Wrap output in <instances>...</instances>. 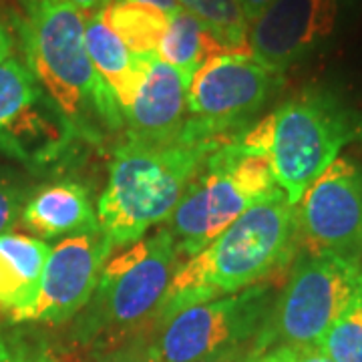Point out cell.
<instances>
[{"mask_svg":"<svg viewBox=\"0 0 362 362\" xmlns=\"http://www.w3.org/2000/svg\"><path fill=\"white\" fill-rule=\"evenodd\" d=\"M244 129L189 115L173 139H127L119 145L97 204L99 228L113 252L139 242L153 226L168 221L206 157Z\"/></svg>","mask_w":362,"mask_h":362,"instance_id":"1","label":"cell"},{"mask_svg":"<svg viewBox=\"0 0 362 362\" xmlns=\"http://www.w3.org/2000/svg\"><path fill=\"white\" fill-rule=\"evenodd\" d=\"M296 252V206L286 195L252 206L209 246L181 264L163 298L156 330L187 306L266 282Z\"/></svg>","mask_w":362,"mask_h":362,"instance_id":"2","label":"cell"},{"mask_svg":"<svg viewBox=\"0 0 362 362\" xmlns=\"http://www.w3.org/2000/svg\"><path fill=\"white\" fill-rule=\"evenodd\" d=\"M87 16L63 0H23L18 33L26 66L75 135L97 139L123 127L125 117L90 63Z\"/></svg>","mask_w":362,"mask_h":362,"instance_id":"3","label":"cell"},{"mask_svg":"<svg viewBox=\"0 0 362 362\" xmlns=\"http://www.w3.org/2000/svg\"><path fill=\"white\" fill-rule=\"evenodd\" d=\"M270 133L268 115L206 157L168 220L181 258L209 246L252 206L286 195L272 169Z\"/></svg>","mask_w":362,"mask_h":362,"instance_id":"4","label":"cell"},{"mask_svg":"<svg viewBox=\"0 0 362 362\" xmlns=\"http://www.w3.org/2000/svg\"><path fill=\"white\" fill-rule=\"evenodd\" d=\"M181 264V254L168 226L121 247V252L115 250L83 310L78 340L85 344L119 346V340L151 337L163 298Z\"/></svg>","mask_w":362,"mask_h":362,"instance_id":"5","label":"cell"},{"mask_svg":"<svg viewBox=\"0 0 362 362\" xmlns=\"http://www.w3.org/2000/svg\"><path fill=\"white\" fill-rule=\"evenodd\" d=\"M270 161L292 206L346 143L362 137V117L324 90H304L270 115Z\"/></svg>","mask_w":362,"mask_h":362,"instance_id":"6","label":"cell"},{"mask_svg":"<svg viewBox=\"0 0 362 362\" xmlns=\"http://www.w3.org/2000/svg\"><path fill=\"white\" fill-rule=\"evenodd\" d=\"M361 286V262L330 252L302 250L252 354L259 356L282 344H318Z\"/></svg>","mask_w":362,"mask_h":362,"instance_id":"7","label":"cell"},{"mask_svg":"<svg viewBox=\"0 0 362 362\" xmlns=\"http://www.w3.org/2000/svg\"><path fill=\"white\" fill-rule=\"evenodd\" d=\"M276 292L272 282L194 304L171 316L151 334L161 362H195L254 346L270 316Z\"/></svg>","mask_w":362,"mask_h":362,"instance_id":"8","label":"cell"},{"mask_svg":"<svg viewBox=\"0 0 362 362\" xmlns=\"http://www.w3.org/2000/svg\"><path fill=\"white\" fill-rule=\"evenodd\" d=\"M75 133L18 59L0 61V153L42 169L57 163Z\"/></svg>","mask_w":362,"mask_h":362,"instance_id":"9","label":"cell"},{"mask_svg":"<svg viewBox=\"0 0 362 362\" xmlns=\"http://www.w3.org/2000/svg\"><path fill=\"white\" fill-rule=\"evenodd\" d=\"M298 246L361 262L362 169L337 157L296 204Z\"/></svg>","mask_w":362,"mask_h":362,"instance_id":"10","label":"cell"},{"mask_svg":"<svg viewBox=\"0 0 362 362\" xmlns=\"http://www.w3.org/2000/svg\"><path fill=\"white\" fill-rule=\"evenodd\" d=\"M111 254L113 246L101 228L61 238L49 252L39 296L21 324H61L81 314L95 294Z\"/></svg>","mask_w":362,"mask_h":362,"instance_id":"11","label":"cell"},{"mask_svg":"<svg viewBox=\"0 0 362 362\" xmlns=\"http://www.w3.org/2000/svg\"><path fill=\"white\" fill-rule=\"evenodd\" d=\"M278 77L252 54H220L189 81V115L226 127H247L250 117L266 103Z\"/></svg>","mask_w":362,"mask_h":362,"instance_id":"12","label":"cell"},{"mask_svg":"<svg viewBox=\"0 0 362 362\" xmlns=\"http://www.w3.org/2000/svg\"><path fill=\"white\" fill-rule=\"evenodd\" d=\"M340 0H274L250 25V54L274 73H284L332 37Z\"/></svg>","mask_w":362,"mask_h":362,"instance_id":"13","label":"cell"},{"mask_svg":"<svg viewBox=\"0 0 362 362\" xmlns=\"http://www.w3.org/2000/svg\"><path fill=\"white\" fill-rule=\"evenodd\" d=\"M192 77L153 52L135 101L125 115L127 139L159 143L177 137L189 119L187 89Z\"/></svg>","mask_w":362,"mask_h":362,"instance_id":"14","label":"cell"},{"mask_svg":"<svg viewBox=\"0 0 362 362\" xmlns=\"http://www.w3.org/2000/svg\"><path fill=\"white\" fill-rule=\"evenodd\" d=\"M21 220L39 240L66 238L99 228L89 189L73 180H59L26 195Z\"/></svg>","mask_w":362,"mask_h":362,"instance_id":"15","label":"cell"},{"mask_svg":"<svg viewBox=\"0 0 362 362\" xmlns=\"http://www.w3.org/2000/svg\"><path fill=\"white\" fill-rule=\"evenodd\" d=\"M51 246L23 233L0 235V320L21 324L39 296Z\"/></svg>","mask_w":362,"mask_h":362,"instance_id":"16","label":"cell"},{"mask_svg":"<svg viewBox=\"0 0 362 362\" xmlns=\"http://www.w3.org/2000/svg\"><path fill=\"white\" fill-rule=\"evenodd\" d=\"M85 45L95 66L107 89L115 97L123 117L127 115L135 95L141 87V81L147 71L149 57L153 54H137L121 40L111 25L107 23L103 11L89 14L85 21Z\"/></svg>","mask_w":362,"mask_h":362,"instance_id":"17","label":"cell"},{"mask_svg":"<svg viewBox=\"0 0 362 362\" xmlns=\"http://www.w3.org/2000/svg\"><path fill=\"white\" fill-rule=\"evenodd\" d=\"M220 54H230L211 28L195 14L180 8L169 16V25L157 47V57L194 77L202 66Z\"/></svg>","mask_w":362,"mask_h":362,"instance_id":"18","label":"cell"},{"mask_svg":"<svg viewBox=\"0 0 362 362\" xmlns=\"http://www.w3.org/2000/svg\"><path fill=\"white\" fill-rule=\"evenodd\" d=\"M103 13L111 28L137 54L157 52L169 25V14L131 0H111Z\"/></svg>","mask_w":362,"mask_h":362,"instance_id":"19","label":"cell"},{"mask_svg":"<svg viewBox=\"0 0 362 362\" xmlns=\"http://www.w3.org/2000/svg\"><path fill=\"white\" fill-rule=\"evenodd\" d=\"M180 6L206 23L230 54H250V23L240 0H180Z\"/></svg>","mask_w":362,"mask_h":362,"instance_id":"20","label":"cell"},{"mask_svg":"<svg viewBox=\"0 0 362 362\" xmlns=\"http://www.w3.org/2000/svg\"><path fill=\"white\" fill-rule=\"evenodd\" d=\"M318 346L334 362H362V286Z\"/></svg>","mask_w":362,"mask_h":362,"instance_id":"21","label":"cell"},{"mask_svg":"<svg viewBox=\"0 0 362 362\" xmlns=\"http://www.w3.org/2000/svg\"><path fill=\"white\" fill-rule=\"evenodd\" d=\"M26 194L23 187L4 173H0V235L8 233L23 214Z\"/></svg>","mask_w":362,"mask_h":362,"instance_id":"22","label":"cell"},{"mask_svg":"<svg viewBox=\"0 0 362 362\" xmlns=\"http://www.w3.org/2000/svg\"><path fill=\"white\" fill-rule=\"evenodd\" d=\"M99 362H161L151 337H135L107 352Z\"/></svg>","mask_w":362,"mask_h":362,"instance_id":"23","label":"cell"},{"mask_svg":"<svg viewBox=\"0 0 362 362\" xmlns=\"http://www.w3.org/2000/svg\"><path fill=\"white\" fill-rule=\"evenodd\" d=\"M280 362H334L324 354L318 344H282L274 346Z\"/></svg>","mask_w":362,"mask_h":362,"instance_id":"24","label":"cell"},{"mask_svg":"<svg viewBox=\"0 0 362 362\" xmlns=\"http://www.w3.org/2000/svg\"><path fill=\"white\" fill-rule=\"evenodd\" d=\"M0 362H54L39 349L26 344H6L0 342Z\"/></svg>","mask_w":362,"mask_h":362,"instance_id":"25","label":"cell"},{"mask_svg":"<svg viewBox=\"0 0 362 362\" xmlns=\"http://www.w3.org/2000/svg\"><path fill=\"white\" fill-rule=\"evenodd\" d=\"M254 358L252 349L246 350H232V352H223V354H214V356H207L202 361L195 362H250Z\"/></svg>","mask_w":362,"mask_h":362,"instance_id":"26","label":"cell"},{"mask_svg":"<svg viewBox=\"0 0 362 362\" xmlns=\"http://www.w3.org/2000/svg\"><path fill=\"white\" fill-rule=\"evenodd\" d=\"M272 2H274V0H240V6H242V11L246 14L247 23L252 25L259 14L270 6Z\"/></svg>","mask_w":362,"mask_h":362,"instance_id":"27","label":"cell"},{"mask_svg":"<svg viewBox=\"0 0 362 362\" xmlns=\"http://www.w3.org/2000/svg\"><path fill=\"white\" fill-rule=\"evenodd\" d=\"M63 2L73 4L75 8H78L81 13H85V16H87V14H95L99 13V11H103L111 0H63Z\"/></svg>","mask_w":362,"mask_h":362,"instance_id":"28","label":"cell"},{"mask_svg":"<svg viewBox=\"0 0 362 362\" xmlns=\"http://www.w3.org/2000/svg\"><path fill=\"white\" fill-rule=\"evenodd\" d=\"M131 2H141V4H149V6H153L157 11H161V13L171 14L175 13V11H180V0H131Z\"/></svg>","mask_w":362,"mask_h":362,"instance_id":"29","label":"cell"},{"mask_svg":"<svg viewBox=\"0 0 362 362\" xmlns=\"http://www.w3.org/2000/svg\"><path fill=\"white\" fill-rule=\"evenodd\" d=\"M11 47H13L11 37H8V33L4 30V26L0 25V61H4L6 57H11Z\"/></svg>","mask_w":362,"mask_h":362,"instance_id":"30","label":"cell"}]
</instances>
